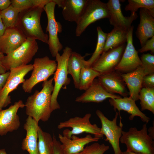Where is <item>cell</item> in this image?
I'll use <instances>...</instances> for the list:
<instances>
[{
	"instance_id": "6da1fadb",
	"label": "cell",
	"mask_w": 154,
	"mask_h": 154,
	"mask_svg": "<svg viewBox=\"0 0 154 154\" xmlns=\"http://www.w3.org/2000/svg\"><path fill=\"white\" fill-rule=\"evenodd\" d=\"M53 81L52 78L43 82L42 90L40 92L36 90L29 96L25 104L26 115L38 123L40 120L48 121L52 112L50 105Z\"/></svg>"
},
{
	"instance_id": "7a4b0ae2",
	"label": "cell",
	"mask_w": 154,
	"mask_h": 154,
	"mask_svg": "<svg viewBox=\"0 0 154 154\" xmlns=\"http://www.w3.org/2000/svg\"><path fill=\"white\" fill-rule=\"evenodd\" d=\"M43 8L37 7L29 8L19 14L16 26L27 38L40 40L48 44V37L45 33L40 24V17Z\"/></svg>"
},
{
	"instance_id": "3957f363",
	"label": "cell",
	"mask_w": 154,
	"mask_h": 154,
	"mask_svg": "<svg viewBox=\"0 0 154 154\" xmlns=\"http://www.w3.org/2000/svg\"><path fill=\"white\" fill-rule=\"evenodd\" d=\"M153 139L147 133L145 123L140 130L131 127L127 131H123L120 141L126 145L127 151L142 154H154Z\"/></svg>"
},
{
	"instance_id": "277c9868",
	"label": "cell",
	"mask_w": 154,
	"mask_h": 154,
	"mask_svg": "<svg viewBox=\"0 0 154 154\" xmlns=\"http://www.w3.org/2000/svg\"><path fill=\"white\" fill-rule=\"evenodd\" d=\"M72 52L70 48L66 46L61 55L58 53L55 57L57 67L53 78L54 84L51 95L50 107L52 112L60 109V106L57 100L58 94L61 88H66L70 82L68 76L67 64Z\"/></svg>"
},
{
	"instance_id": "5b68a950",
	"label": "cell",
	"mask_w": 154,
	"mask_h": 154,
	"mask_svg": "<svg viewBox=\"0 0 154 154\" xmlns=\"http://www.w3.org/2000/svg\"><path fill=\"white\" fill-rule=\"evenodd\" d=\"M38 49L36 40L27 38L19 47L3 57L2 62L6 71L27 65Z\"/></svg>"
},
{
	"instance_id": "8992f818",
	"label": "cell",
	"mask_w": 154,
	"mask_h": 154,
	"mask_svg": "<svg viewBox=\"0 0 154 154\" xmlns=\"http://www.w3.org/2000/svg\"><path fill=\"white\" fill-rule=\"evenodd\" d=\"M33 65V69L30 77L23 83L22 88L25 92L30 93L33 87L39 83L47 80L55 73L57 67L55 60L47 56L35 58Z\"/></svg>"
},
{
	"instance_id": "52a82bcc",
	"label": "cell",
	"mask_w": 154,
	"mask_h": 154,
	"mask_svg": "<svg viewBox=\"0 0 154 154\" xmlns=\"http://www.w3.org/2000/svg\"><path fill=\"white\" fill-rule=\"evenodd\" d=\"M106 3L99 0H88L79 20L76 23L75 34L80 36L90 24L104 18H109Z\"/></svg>"
},
{
	"instance_id": "ba28073f",
	"label": "cell",
	"mask_w": 154,
	"mask_h": 154,
	"mask_svg": "<svg viewBox=\"0 0 154 154\" xmlns=\"http://www.w3.org/2000/svg\"><path fill=\"white\" fill-rule=\"evenodd\" d=\"M92 114H86L83 117L76 116L61 122L58 125L59 129L70 127L71 130L66 129L63 131V135L70 138L72 135L80 134L84 133H89L94 135V137L100 139L104 135L102 133L100 128L96 124H92L90 121Z\"/></svg>"
},
{
	"instance_id": "9c48e42d",
	"label": "cell",
	"mask_w": 154,
	"mask_h": 154,
	"mask_svg": "<svg viewBox=\"0 0 154 154\" xmlns=\"http://www.w3.org/2000/svg\"><path fill=\"white\" fill-rule=\"evenodd\" d=\"M31 64L12 68L10 70V74L7 81L0 91V110L11 103V92L17 88L25 80V76L33 69Z\"/></svg>"
},
{
	"instance_id": "30bf717a",
	"label": "cell",
	"mask_w": 154,
	"mask_h": 154,
	"mask_svg": "<svg viewBox=\"0 0 154 154\" xmlns=\"http://www.w3.org/2000/svg\"><path fill=\"white\" fill-rule=\"evenodd\" d=\"M96 113L101 122V131L102 133L106 137L105 140L108 141L111 145L114 154H121L122 151L120 148L119 142L123 131V124L121 120L119 125L117 124L119 112H116L115 117L112 120H109L99 110H96Z\"/></svg>"
},
{
	"instance_id": "8fae6325",
	"label": "cell",
	"mask_w": 154,
	"mask_h": 154,
	"mask_svg": "<svg viewBox=\"0 0 154 154\" xmlns=\"http://www.w3.org/2000/svg\"><path fill=\"white\" fill-rule=\"evenodd\" d=\"M56 5L53 0L43 8L46 15L48 23L46 32L49 34L48 44L52 56L55 57L63 48V45L60 41L58 33L62 32L61 24L56 21L55 16V8Z\"/></svg>"
},
{
	"instance_id": "7c38bea8",
	"label": "cell",
	"mask_w": 154,
	"mask_h": 154,
	"mask_svg": "<svg viewBox=\"0 0 154 154\" xmlns=\"http://www.w3.org/2000/svg\"><path fill=\"white\" fill-rule=\"evenodd\" d=\"M133 26H131L127 31V44L121 59L115 70L121 74L132 72L141 64L138 51L133 43Z\"/></svg>"
},
{
	"instance_id": "4fadbf2b",
	"label": "cell",
	"mask_w": 154,
	"mask_h": 154,
	"mask_svg": "<svg viewBox=\"0 0 154 154\" xmlns=\"http://www.w3.org/2000/svg\"><path fill=\"white\" fill-rule=\"evenodd\" d=\"M25 107L22 101L19 100L8 108L0 110V136L6 135L19 128L20 122L17 112L19 108Z\"/></svg>"
},
{
	"instance_id": "5bb4252c",
	"label": "cell",
	"mask_w": 154,
	"mask_h": 154,
	"mask_svg": "<svg viewBox=\"0 0 154 154\" xmlns=\"http://www.w3.org/2000/svg\"><path fill=\"white\" fill-rule=\"evenodd\" d=\"M125 47L124 44L102 54L91 68L100 74L115 70L121 59Z\"/></svg>"
},
{
	"instance_id": "9a60e30c",
	"label": "cell",
	"mask_w": 154,
	"mask_h": 154,
	"mask_svg": "<svg viewBox=\"0 0 154 154\" xmlns=\"http://www.w3.org/2000/svg\"><path fill=\"white\" fill-rule=\"evenodd\" d=\"M106 4L109 11L110 24L114 27L127 31L131 27L133 22L138 17L137 13L131 14L128 17L124 16L121 11L119 0H109Z\"/></svg>"
},
{
	"instance_id": "2e32d148",
	"label": "cell",
	"mask_w": 154,
	"mask_h": 154,
	"mask_svg": "<svg viewBox=\"0 0 154 154\" xmlns=\"http://www.w3.org/2000/svg\"><path fill=\"white\" fill-rule=\"evenodd\" d=\"M98 79L104 88L110 94H118L123 97H127L129 94L121 73L115 70L100 74Z\"/></svg>"
},
{
	"instance_id": "e0dca14e",
	"label": "cell",
	"mask_w": 154,
	"mask_h": 154,
	"mask_svg": "<svg viewBox=\"0 0 154 154\" xmlns=\"http://www.w3.org/2000/svg\"><path fill=\"white\" fill-rule=\"evenodd\" d=\"M121 97L119 95L108 92L98 79H95L84 92L76 98L75 101L81 103H100L108 98L116 99Z\"/></svg>"
},
{
	"instance_id": "ac0fdd59",
	"label": "cell",
	"mask_w": 154,
	"mask_h": 154,
	"mask_svg": "<svg viewBox=\"0 0 154 154\" xmlns=\"http://www.w3.org/2000/svg\"><path fill=\"white\" fill-rule=\"evenodd\" d=\"M27 38L17 27L7 28L0 37V51L7 54L19 47Z\"/></svg>"
},
{
	"instance_id": "d6986e66",
	"label": "cell",
	"mask_w": 154,
	"mask_h": 154,
	"mask_svg": "<svg viewBox=\"0 0 154 154\" xmlns=\"http://www.w3.org/2000/svg\"><path fill=\"white\" fill-rule=\"evenodd\" d=\"M58 137L61 143L62 154H75L82 151L87 144L98 141L100 139L93 137L90 134L84 137H79L72 135L70 138L60 134Z\"/></svg>"
},
{
	"instance_id": "ffe728a7",
	"label": "cell",
	"mask_w": 154,
	"mask_h": 154,
	"mask_svg": "<svg viewBox=\"0 0 154 154\" xmlns=\"http://www.w3.org/2000/svg\"><path fill=\"white\" fill-rule=\"evenodd\" d=\"M88 0H53L62 9V15L68 21L76 23L80 18Z\"/></svg>"
},
{
	"instance_id": "44dd1931",
	"label": "cell",
	"mask_w": 154,
	"mask_h": 154,
	"mask_svg": "<svg viewBox=\"0 0 154 154\" xmlns=\"http://www.w3.org/2000/svg\"><path fill=\"white\" fill-rule=\"evenodd\" d=\"M38 123L31 117L28 116L23 126L26 131L25 137L21 143V149L29 154H39L38 146Z\"/></svg>"
},
{
	"instance_id": "7402d4cb",
	"label": "cell",
	"mask_w": 154,
	"mask_h": 154,
	"mask_svg": "<svg viewBox=\"0 0 154 154\" xmlns=\"http://www.w3.org/2000/svg\"><path fill=\"white\" fill-rule=\"evenodd\" d=\"M140 22L136 34L142 47L148 40L154 36V16L147 9L141 8Z\"/></svg>"
},
{
	"instance_id": "603a6c76",
	"label": "cell",
	"mask_w": 154,
	"mask_h": 154,
	"mask_svg": "<svg viewBox=\"0 0 154 154\" xmlns=\"http://www.w3.org/2000/svg\"><path fill=\"white\" fill-rule=\"evenodd\" d=\"M109 102L111 106L116 111L119 112L123 110L130 114L129 119L130 120L133 119L136 116L139 117L143 122L147 123L150 118L139 110L136 105L135 101L131 97H126L116 99H110Z\"/></svg>"
},
{
	"instance_id": "cb8c5ba5",
	"label": "cell",
	"mask_w": 154,
	"mask_h": 154,
	"mask_svg": "<svg viewBox=\"0 0 154 154\" xmlns=\"http://www.w3.org/2000/svg\"><path fill=\"white\" fill-rule=\"evenodd\" d=\"M121 76L129 90V96L135 101L138 100L139 93L142 88L143 79L145 76L141 65L132 72L121 74Z\"/></svg>"
},
{
	"instance_id": "d4e9b609",
	"label": "cell",
	"mask_w": 154,
	"mask_h": 154,
	"mask_svg": "<svg viewBox=\"0 0 154 154\" xmlns=\"http://www.w3.org/2000/svg\"><path fill=\"white\" fill-rule=\"evenodd\" d=\"M89 54L84 56L75 52H72L68 59L67 69L68 74L72 76L75 88L78 89L80 74L84 66L85 57Z\"/></svg>"
},
{
	"instance_id": "484cf974",
	"label": "cell",
	"mask_w": 154,
	"mask_h": 154,
	"mask_svg": "<svg viewBox=\"0 0 154 154\" xmlns=\"http://www.w3.org/2000/svg\"><path fill=\"white\" fill-rule=\"evenodd\" d=\"M127 31L120 28L114 27L112 31L107 34L102 54L110 50L125 44L127 41Z\"/></svg>"
},
{
	"instance_id": "4316f807",
	"label": "cell",
	"mask_w": 154,
	"mask_h": 154,
	"mask_svg": "<svg viewBox=\"0 0 154 154\" xmlns=\"http://www.w3.org/2000/svg\"><path fill=\"white\" fill-rule=\"evenodd\" d=\"M98 38L95 50L90 58L84 61L85 67L91 68L102 53L105 46L108 33L104 32L100 27H97Z\"/></svg>"
},
{
	"instance_id": "83f0119b",
	"label": "cell",
	"mask_w": 154,
	"mask_h": 154,
	"mask_svg": "<svg viewBox=\"0 0 154 154\" xmlns=\"http://www.w3.org/2000/svg\"><path fill=\"white\" fill-rule=\"evenodd\" d=\"M39 154H53V139L50 134L39 126L38 130Z\"/></svg>"
},
{
	"instance_id": "f1b7e54d",
	"label": "cell",
	"mask_w": 154,
	"mask_h": 154,
	"mask_svg": "<svg viewBox=\"0 0 154 154\" xmlns=\"http://www.w3.org/2000/svg\"><path fill=\"white\" fill-rule=\"evenodd\" d=\"M141 110H149L154 114V88H142L138 97Z\"/></svg>"
},
{
	"instance_id": "f546056e",
	"label": "cell",
	"mask_w": 154,
	"mask_h": 154,
	"mask_svg": "<svg viewBox=\"0 0 154 154\" xmlns=\"http://www.w3.org/2000/svg\"><path fill=\"white\" fill-rule=\"evenodd\" d=\"M100 75L92 68L83 67L80 74L78 89L86 90L91 85L95 78Z\"/></svg>"
},
{
	"instance_id": "4dcf8cb0",
	"label": "cell",
	"mask_w": 154,
	"mask_h": 154,
	"mask_svg": "<svg viewBox=\"0 0 154 154\" xmlns=\"http://www.w3.org/2000/svg\"><path fill=\"white\" fill-rule=\"evenodd\" d=\"M128 2L125 9L126 11H130L131 14L136 13L139 8H145L154 16V0H128Z\"/></svg>"
},
{
	"instance_id": "1f68e13d",
	"label": "cell",
	"mask_w": 154,
	"mask_h": 154,
	"mask_svg": "<svg viewBox=\"0 0 154 154\" xmlns=\"http://www.w3.org/2000/svg\"><path fill=\"white\" fill-rule=\"evenodd\" d=\"M52 0H11V5L19 13L29 8L40 7L44 8Z\"/></svg>"
},
{
	"instance_id": "d6a6232c",
	"label": "cell",
	"mask_w": 154,
	"mask_h": 154,
	"mask_svg": "<svg viewBox=\"0 0 154 154\" xmlns=\"http://www.w3.org/2000/svg\"><path fill=\"white\" fill-rule=\"evenodd\" d=\"M19 13L11 4L6 9L1 11V19L6 28L16 26Z\"/></svg>"
},
{
	"instance_id": "836d02e7",
	"label": "cell",
	"mask_w": 154,
	"mask_h": 154,
	"mask_svg": "<svg viewBox=\"0 0 154 154\" xmlns=\"http://www.w3.org/2000/svg\"><path fill=\"white\" fill-rule=\"evenodd\" d=\"M145 76L154 74V55L149 53L144 54L140 58Z\"/></svg>"
},
{
	"instance_id": "e575fe53",
	"label": "cell",
	"mask_w": 154,
	"mask_h": 154,
	"mask_svg": "<svg viewBox=\"0 0 154 154\" xmlns=\"http://www.w3.org/2000/svg\"><path fill=\"white\" fill-rule=\"evenodd\" d=\"M109 149L108 145L95 143L85 147L82 151L75 154H104Z\"/></svg>"
},
{
	"instance_id": "d590c367",
	"label": "cell",
	"mask_w": 154,
	"mask_h": 154,
	"mask_svg": "<svg viewBox=\"0 0 154 154\" xmlns=\"http://www.w3.org/2000/svg\"><path fill=\"white\" fill-rule=\"evenodd\" d=\"M148 51H151L152 54H154V36L147 40L138 51L140 53H143Z\"/></svg>"
},
{
	"instance_id": "8d00e7d4",
	"label": "cell",
	"mask_w": 154,
	"mask_h": 154,
	"mask_svg": "<svg viewBox=\"0 0 154 154\" xmlns=\"http://www.w3.org/2000/svg\"><path fill=\"white\" fill-rule=\"evenodd\" d=\"M142 87L154 88V74L144 76L142 81Z\"/></svg>"
},
{
	"instance_id": "74e56055",
	"label": "cell",
	"mask_w": 154,
	"mask_h": 154,
	"mask_svg": "<svg viewBox=\"0 0 154 154\" xmlns=\"http://www.w3.org/2000/svg\"><path fill=\"white\" fill-rule=\"evenodd\" d=\"M53 154H62V151L61 143L57 140L55 136L53 135Z\"/></svg>"
},
{
	"instance_id": "f35d334b",
	"label": "cell",
	"mask_w": 154,
	"mask_h": 154,
	"mask_svg": "<svg viewBox=\"0 0 154 154\" xmlns=\"http://www.w3.org/2000/svg\"><path fill=\"white\" fill-rule=\"evenodd\" d=\"M10 74L9 71L0 74V91L5 85Z\"/></svg>"
},
{
	"instance_id": "ab89813d",
	"label": "cell",
	"mask_w": 154,
	"mask_h": 154,
	"mask_svg": "<svg viewBox=\"0 0 154 154\" xmlns=\"http://www.w3.org/2000/svg\"><path fill=\"white\" fill-rule=\"evenodd\" d=\"M11 4V0H0V11H2L5 9Z\"/></svg>"
},
{
	"instance_id": "60d3db41",
	"label": "cell",
	"mask_w": 154,
	"mask_h": 154,
	"mask_svg": "<svg viewBox=\"0 0 154 154\" xmlns=\"http://www.w3.org/2000/svg\"><path fill=\"white\" fill-rule=\"evenodd\" d=\"M4 56V54L0 51V74H3L7 71L2 62V59Z\"/></svg>"
},
{
	"instance_id": "b9f144b4",
	"label": "cell",
	"mask_w": 154,
	"mask_h": 154,
	"mask_svg": "<svg viewBox=\"0 0 154 154\" xmlns=\"http://www.w3.org/2000/svg\"><path fill=\"white\" fill-rule=\"evenodd\" d=\"M1 12L0 11V37L3 34L6 29L1 19Z\"/></svg>"
},
{
	"instance_id": "7bdbcfd3",
	"label": "cell",
	"mask_w": 154,
	"mask_h": 154,
	"mask_svg": "<svg viewBox=\"0 0 154 154\" xmlns=\"http://www.w3.org/2000/svg\"><path fill=\"white\" fill-rule=\"evenodd\" d=\"M149 133L148 134L154 139V127H150L149 129Z\"/></svg>"
},
{
	"instance_id": "ee69618b",
	"label": "cell",
	"mask_w": 154,
	"mask_h": 154,
	"mask_svg": "<svg viewBox=\"0 0 154 154\" xmlns=\"http://www.w3.org/2000/svg\"><path fill=\"white\" fill-rule=\"evenodd\" d=\"M121 154H142L141 153H134L132 152L126 150L124 152H122Z\"/></svg>"
},
{
	"instance_id": "f6af8a7d",
	"label": "cell",
	"mask_w": 154,
	"mask_h": 154,
	"mask_svg": "<svg viewBox=\"0 0 154 154\" xmlns=\"http://www.w3.org/2000/svg\"><path fill=\"white\" fill-rule=\"evenodd\" d=\"M0 154H7L5 149H0Z\"/></svg>"
}]
</instances>
